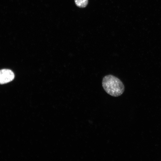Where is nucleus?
Segmentation results:
<instances>
[{
	"label": "nucleus",
	"mask_w": 161,
	"mask_h": 161,
	"mask_svg": "<svg viewBox=\"0 0 161 161\" xmlns=\"http://www.w3.org/2000/svg\"><path fill=\"white\" fill-rule=\"evenodd\" d=\"M102 85L105 91L113 97L121 95L125 90L123 82L118 78L112 75H106L103 78Z\"/></svg>",
	"instance_id": "nucleus-1"
},
{
	"label": "nucleus",
	"mask_w": 161,
	"mask_h": 161,
	"mask_svg": "<svg viewBox=\"0 0 161 161\" xmlns=\"http://www.w3.org/2000/svg\"><path fill=\"white\" fill-rule=\"evenodd\" d=\"M15 75L10 69H3L0 70V84L7 83L12 81Z\"/></svg>",
	"instance_id": "nucleus-2"
},
{
	"label": "nucleus",
	"mask_w": 161,
	"mask_h": 161,
	"mask_svg": "<svg viewBox=\"0 0 161 161\" xmlns=\"http://www.w3.org/2000/svg\"><path fill=\"white\" fill-rule=\"evenodd\" d=\"M76 5L80 8H84L88 4V0H75Z\"/></svg>",
	"instance_id": "nucleus-3"
}]
</instances>
